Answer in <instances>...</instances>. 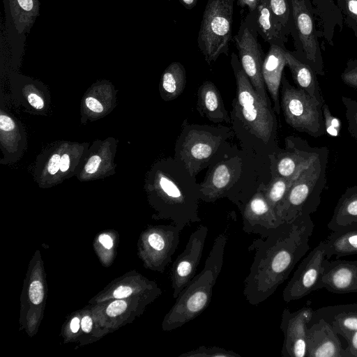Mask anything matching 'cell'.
Instances as JSON below:
<instances>
[{
  "instance_id": "obj_20",
  "label": "cell",
  "mask_w": 357,
  "mask_h": 357,
  "mask_svg": "<svg viewBox=\"0 0 357 357\" xmlns=\"http://www.w3.org/2000/svg\"><path fill=\"white\" fill-rule=\"evenodd\" d=\"M322 319L345 340L357 331V303L328 305L314 310L313 321Z\"/></svg>"
},
{
  "instance_id": "obj_25",
  "label": "cell",
  "mask_w": 357,
  "mask_h": 357,
  "mask_svg": "<svg viewBox=\"0 0 357 357\" xmlns=\"http://www.w3.org/2000/svg\"><path fill=\"white\" fill-rule=\"evenodd\" d=\"M357 225V185L349 187L340 197L328 228L337 231Z\"/></svg>"
},
{
  "instance_id": "obj_28",
  "label": "cell",
  "mask_w": 357,
  "mask_h": 357,
  "mask_svg": "<svg viewBox=\"0 0 357 357\" xmlns=\"http://www.w3.org/2000/svg\"><path fill=\"white\" fill-rule=\"evenodd\" d=\"M187 82L186 71L178 61L170 63L162 73L160 94L163 100L170 101L178 98L183 91Z\"/></svg>"
},
{
  "instance_id": "obj_36",
  "label": "cell",
  "mask_w": 357,
  "mask_h": 357,
  "mask_svg": "<svg viewBox=\"0 0 357 357\" xmlns=\"http://www.w3.org/2000/svg\"><path fill=\"white\" fill-rule=\"evenodd\" d=\"M29 296L31 302L34 305H39L43 300L44 289L39 280L33 281L29 289Z\"/></svg>"
},
{
  "instance_id": "obj_4",
  "label": "cell",
  "mask_w": 357,
  "mask_h": 357,
  "mask_svg": "<svg viewBox=\"0 0 357 357\" xmlns=\"http://www.w3.org/2000/svg\"><path fill=\"white\" fill-rule=\"evenodd\" d=\"M153 192L159 217L171 220L179 229L199 222V183L175 158L160 162L153 173Z\"/></svg>"
},
{
  "instance_id": "obj_51",
  "label": "cell",
  "mask_w": 357,
  "mask_h": 357,
  "mask_svg": "<svg viewBox=\"0 0 357 357\" xmlns=\"http://www.w3.org/2000/svg\"><path fill=\"white\" fill-rule=\"evenodd\" d=\"M79 328V319L75 317L72 319L70 323V329L72 332L77 333Z\"/></svg>"
},
{
  "instance_id": "obj_17",
  "label": "cell",
  "mask_w": 357,
  "mask_h": 357,
  "mask_svg": "<svg viewBox=\"0 0 357 357\" xmlns=\"http://www.w3.org/2000/svg\"><path fill=\"white\" fill-rule=\"evenodd\" d=\"M307 357H350L338 334L322 319L312 321L307 336Z\"/></svg>"
},
{
  "instance_id": "obj_43",
  "label": "cell",
  "mask_w": 357,
  "mask_h": 357,
  "mask_svg": "<svg viewBox=\"0 0 357 357\" xmlns=\"http://www.w3.org/2000/svg\"><path fill=\"white\" fill-rule=\"evenodd\" d=\"M29 104L36 109H42L44 107V101L42 98L36 93H30L28 96Z\"/></svg>"
},
{
  "instance_id": "obj_13",
  "label": "cell",
  "mask_w": 357,
  "mask_h": 357,
  "mask_svg": "<svg viewBox=\"0 0 357 357\" xmlns=\"http://www.w3.org/2000/svg\"><path fill=\"white\" fill-rule=\"evenodd\" d=\"M284 142V149L268 155L271 176L297 178L310 165L320 147H312L307 141L293 135L287 137Z\"/></svg>"
},
{
  "instance_id": "obj_34",
  "label": "cell",
  "mask_w": 357,
  "mask_h": 357,
  "mask_svg": "<svg viewBox=\"0 0 357 357\" xmlns=\"http://www.w3.org/2000/svg\"><path fill=\"white\" fill-rule=\"evenodd\" d=\"M322 110L326 132L331 136L337 137L339 135L342 128L341 121L331 114L329 107L326 102L322 106Z\"/></svg>"
},
{
  "instance_id": "obj_29",
  "label": "cell",
  "mask_w": 357,
  "mask_h": 357,
  "mask_svg": "<svg viewBox=\"0 0 357 357\" xmlns=\"http://www.w3.org/2000/svg\"><path fill=\"white\" fill-rule=\"evenodd\" d=\"M296 179L273 176L268 183L260 185L266 198L275 211Z\"/></svg>"
},
{
  "instance_id": "obj_49",
  "label": "cell",
  "mask_w": 357,
  "mask_h": 357,
  "mask_svg": "<svg viewBox=\"0 0 357 357\" xmlns=\"http://www.w3.org/2000/svg\"><path fill=\"white\" fill-rule=\"evenodd\" d=\"M70 165V158L68 155L63 154L61 158L60 170L61 172H66Z\"/></svg>"
},
{
  "instance_id": "obj_30",
  "label": "cell",
  "mask_w": 357,
  "mask_h": 357,
  "mask_svg": "<svg viewBox=\"0 0 357 357\" xmlns=\"http://www.w3.org/2000/svg\"><path fill=\"white\" fill-rule=\"evenodd\" d=\"M271 8L289 36H294L291 8L289 0H268Z\"/></svg>"
},
{
  "instance_id": "obj_47",
  "label": "cell",
  "mask_w": 357,
  "mask_h": 357,
  "mask_svg": "<svg viewBox=\"0 0 357 357\" xmlns=\"http://www.w3.org/2000/svg\"><path fill=\"white\" fill-rule=\"evenodd\" d=\"M99 242L107 249H111L113 245L112 239L107 234H101L99 236Z\"/></svg>"
},
{
  "instance_id": "obj_32",
  "label": "cell",
  "mask_w": 357,
  "mask_h": 357,
  "mask_svg": "<svg viewBox=\"0 0 357 357\" xmlns=\"http://www.w3.org/2000/svg\"><path fill=\"white\" fill-rule=\"evenodd\" d=\"M344 17V22L357 37V0H336Z\"/></svg>"
},
{
  "instance_id": "obj_2",
  "label": "cell",
  "mask_w": 357,
  "mask_h": 357,
  "mask_svg": "<svg viewBox=\"0 0 357 357\" xmlns=\"http://www.w3.org/2000/svg\"><path fill=\"white\" fill-rule=\"evenodd\" d=\"M231 66L236 84L231 113L233 130L244 149L268 157L280 149L275 112L256 92L235 52L231 53Z\"/></svg>"
},
{
  "instance_id": "obj_40",
  "label": "cell",
  "mask_w": 357,
  "mask_h": 357,
  "mask_svg": "<svg viewBox=\"0 0 357 357\" xmlns=\"http://www.w3.org/2000/svg\"><path fill=\"white\" fill-rule=\"evenodd\" d=\"M61 156L59 154H54L50 158L47 169L50 174L54 175L60 169Z\"/></svg>"
},
{
  "instance_id": "obj_33",
  "label": "cell",
  "mask_w": 357,
  "mask_h": 357,
  "mask_svg": "<svg viewBox=\"0 0 357 357\" xmlns=\"http://www.w3.org/2000/svg\"><path fill=\"white\" fill-rule=\"evenodd\" d=\"M342 102L345 108L348 131L351 136L357 140V100L342 96Z\"/></svg>"
},
{
  "instance_id": "obj_3",
  "label": "cell",
  "mask_w": 357,
  "mask_h": 357,
  "mask_svg": "<svg viewBox=\"0 0 357 357\" xmlns=\"http://www.w3.org/2000/svg\"><path fill=\"white\" fill-rule=\"evenodd\" d=\"M262 156L243 148H231L222 159L210 165L203 181L199 183L201 200L214 202L227 198L240 209L257 191L259 165Z\"/></svg>"
},
{
  "instance_id": "obj_15",
  "label": "cell",
  "mask_w": 357,
  "mask_h": 357,
  "mask_svg": "<svg viewBox=\"0 0 357 357\" xmlns=\"http://www.w3.org/2000/svg\"><path fill=\"white\" fill-rule=\"evenodd\" d=\"M314 315V310L309 306L295 312L284 309L280 323L284 335L281 350L283 357H307V331Z\"/></svg>"
},
{
  "instance_id": "obj_45",
  "label": "cell",
  "mask_w": 357,
  "mask_h": 357,
  "mask_svg": "<svg viewBox=\"0 0 357 357\" xmlns=\"http://www.w3.org/2000/svg\"><path fill=\"white\" fill-rule=\"evenodd\" d=\"M0 127L1 130H10L15 127V123L11 118L6 115L1 114Z\"/></svg>"
},
{
  "instance_id": "obj_12",
  "label": "cell",
  "mask_w": 357,
  "mask_h": 357,
  "mask_svg": "<svg viewBox=\"0 0 357 357\" xmlns=\"http://www.w3.org/2000/svg\"><path fill=\"white\" fill-rule=\"evenodd\" d=\"M326 258L324 240L314 247L301 261L282 291L284 301L299 300L321 289L324 262Z\"/></svg>"
},
{
  "instance_id": "obj_14",
  "label": "cell",
  "mask_w": 357,
  "mask_h": 357,
  "mask_svg": "<svg viewBox=\"0 0 357 357\" xmlns=\"http://www.w3.org/2000/svg\"><path fill=\"white\" fill-rule=\"evenodd\" d=\"M208 231L206 226H199L190 234L184 250L173 263L171 271L173 298H176L195 276L202 256Z\"/></svg>"
},
{
  "instance_id": "obj_42",
  "label": "cell",
  "mask_w": 357,
  "mask_h": 357,
  "mask_svg": "<svg viewBox=\"0 0 357 357\" xmlns=\"http://www.w3.org/2000/svg\"><path fill=\"white\" fill-rule=\"evenodd\" d=\"M132 293V289L128 286H119L113 292V297L122 299L129 296Z\"/></svg>"
},
{
  "instance_id": "obj_38",
  "label": "cell",
  "mask_w": 357,
  "mask_h": 357,
  "mask_svg": "<svg viewBox=\"0 0 357 357\" xmlns=\"http://www.w3.org/2000/svg\"><path fill=\"white\" fill-rule=\"evenodd\" d=\"M347 347L345 349L350 357H357V331L351 333L346 340Z\"/></svg>"
},
{
  "instance_id": "obj_46",
  "label": "cell",
  "mask_w": 357,
  "mask_h": 357,
  "mask_svg": "<svg viewBox=\"0 0 357 357\" xmlns=\"http://www.w3.org/2000/svg\"><path fill=\"white\" fill-rule=\"evenodd\" d=\"M92 320L89 316H85L82 318L81 321V327L84 332L89 333L92 329Z\"/></svg>"
},
{
  "instance_id": "obj_22",
  "label": "cell",
  "mask_w": 357,
  "mask_h": 357,
  "mask_svg": "<svg viewBox=\"0 0 357 357\" xmlns=\"http://www.w3.org/2000/svg\"><path fill=\"white\" fill-rule=\"evenodd\" d=\"M197 109L202 116L215 123H231V118L224 105L221 94L211 81L204 82L198 89Z\"/></svg>"
},
{
  "instance_id": "obj_39",
  "label": "cell",
  "mask_w": 357,
  "mask_h": 357,
  "mask_svg": "<svg viewBox=\"0 0 357 357\" xmlns=\"http://www.w3.org/2000/svg\"><path fill=\"white\" fill-rule=\"evenodd\" d=\"M101 162V158L98 155H93L88 160L86 166L85 171L89 174H94L99 168Z\"/></svg>"
},
{
  "instance_id": "obj_44",
  "label": "cell",
  "mask_w": 357,
  "mask_h": 357,
  "mask_svg": "<svg viewBox=\"0 0 357 357\" xmlns=\"http://www.w3.org/2000/svg\"><path fill=\"white\" fill-rule=\"evenodd\" d=\"M258 1L259 0H237L236 3L241 9L247 8L248 12H255L257 10Z\"/></svg>"
},
{
  "instance_id": "obj_21",
  "label": "cell",
  "mask_w": 357,
  "mask_h": 357,
  "mask_svg": "<svg viewBox=\"0 0 357 357\" xmlns=\"http://www.w3.org/2000/svg\"><path fill=\"white\" fill-rule=\"evenodd\" d=\"M286 50L275 45H271L262 66V76L273 102V109L277 114H280L281 109L279 89L283 70L287 66Z\"/></svg>"
},
{
  "instance_id": "obj_9",
  "label": "cell",
  "mask_w": 357,
  "mask_h": 357,
  "mask_svg": "<svg viewBox=\"0 0 357 357\" xmlns=\"http://www.w3.org/2000/svg\"><path fill=\"white\" fill-rule=\"evenodd\" d=\"M323 105L303 89L292 86L282 75L280 107L289 126L314 138L324 135Z\"/></svg>"
},
{
  "instance_id": "obj_24",
  "label": "cell",
  "mask_w": 357,
  "mask_h": 357,
  "mask_svg": "<svg viewBox=\"0 0 357 357\" xmlns=\"http://www.w3.org/2000/svg\"><path fill=\"white\" fill-rule=\"evenodd\" d=\"M285 59L296 87L303 89L321 104L325 102L316 73L307 63L286 50Z\"/></svg>"
},
{
  "instance_id": "obj_48",
  "label": "cell",
  "mask_w": 357,
  "mask_h": 357,
  "mask_svg": "<svg viewBox=\"0 0 357 357\" xmlns=\"http://www.w3.org/2000/svg\"><path fill=\"white\" fill-rule=\"evenodd\" d=\"M20 7L25 11H31L33 7V0H17Z\"/></svg>"
},
{
  "instance_id": "obj_26",
  "label": "cell",
  "mask_w": 357,
  "mask_h": 357,
  "mask_svg": "<svg viewBox=\"0 0 357 357\" xmlns=\"http://www.w3.org/2000/svg\"><path fill=\"white\" fill-rule=\"evenodd\" d=\"M314 13L318 17L321 26L319 36L333 45V37L337 26L343 28V15L334 0H312Z\"/></svg>"
},
{
  "instance_id": "obj_6",
  "label": "cell",
  "mask_w": 357,
  "mask_h": 357,
  "mask_svg": "<svg viewBox=\"0 0 357 357\" xmlns=\"http://www.w3.org/2000/svg\"><path fill=\"white\" fill-rule=\"evenodd\" d=\"M234 132L227 126L190 124L185 120L176 142L174 158L195 177L229 153L232 146L228 140Z\"/></svg>"
},
{
  "instance_id": "obj_11",
  "label": "cell",
  "mask_w": 357,
  "mask_h": 357,
  "mask_svg": "<svg viewBox=\"0 0 357 357\" xmlns=\"http://www.w3.org/2000/svg\"><path fill=\"white\" fill-rule=\"evenodd\" d=\"M256 12H248L241 20L232 40L237 48L241 65L253 88L265 102L271 104L262 76V66L266 54L257 39L259 33Z\"/></svg>"
},
{
  "instance_id": "obj_5",
  "label": "cell",
  "mask_w": 357,
  "mask_h": 357,
  "mask_svg": "<svg viewBox=\"0 0 357 357\" xmlns=\"http://www.w3.org/2000/svg\"><path fill=\"white\" fill-rule=\"evenodd\" d=\"M228 228L215 239L201 272L182 290L169 312L165 317L162 328L172 331L181 327L201 314L209 305L215 284L223 265Z\"/></svg>"
},
{
  "instance_id": "obj_27",
  "label": "cell",
  "mask_w": 357,
  "mask_h": 357,
  "mask_svg": "<svg viewBox=\"0 0 357 357\" xmlns=\"http://www.w3.org/2000/svg\"><path fill=\"white\" fill-rule=\"evenodd\" d=\"M324 242L328 259L357 255V225L333 231Z\"/></svg>"
},
{
  "instance_id": "obj_16",
  "label": "cell",
  "mask_w": 357,
  "mask_h": 357,
  "mask_svg": "<svg viewBox=\"0 0 357 357\" xmlns=\"http://www.w3.org/2000/svg\"><path fill=\"white\" fill-rule=\"evenodd\" d=\"M239 210L242 216L243 230L261 237H267L284 222L269 204L260 187Z\"/></svg>"
},
{
  "instance_id": "obj_7",
  "label": "cell",
  "mask_w": 357,
  "mask_h": 357,
  "mask_svg": "<svg viewBox=\"0 0 357 357\" xmlns=\"http://www.w3.org/2000/svg\"><path fill=\"white\" fill-rule=\"evenodd\" d=\"M329 149L320 147L319 152L293 183L276 213L282 222H289L299 215H310L321 202L326 185V168Z\"/></svg>"
},
{
  "instance_id": "obj_37",
  "label": "cell",
  "mask_w": 357,
  "mask_h": 357,
  "mask_svg": "<svg viewBox=\"0 0 357 357\" xmlns=\"http://www.w3.org/2000/svg\"><path fill=\"white\" fill-rule=\"evenodd\" d=\"M127 308V303L122 300H116L111 303L107 307L106 312L109 317H114L118 316Z\"/></svg>"
},
{
  "instance_id": "obj_50",
  "label": "cell",
  "mask_w": 357,
  "mask_h": 357,
  "mask_svg": "<svg viewBox=\"0 0 357 357\" xmlns=\"http://www.w3.org/2000/svg\"><path fill=\"white\" fill-rule=\"evenodd\" d=\"M181 4L187 10H192L197 3L198 0H178Z\"/></svg>"
},
{
  "instance_id": "obj_35",
  "label": "cell",
  "mask_w": 357,
  "mask_h": 357,
  "mask_svg": "<svg viewBox=\"0 0 357 357\" xmlns=\"http://www.w3.org/2000/svg\"><path fill=\"white\" fill-rule=\"evenodd\" d=\"M340 77L344 84L357 91V58L347 62Z\"/></svg>"
},
{
  "instance_id": "obj_1",
  "label": "cell",
  "mask_w": 357,
  "mask_h": 357,
  "mask_svg": "<svg viewBox=\"0 0 357 357\" xmlns=\"http://www.w3.org/2000/svg\"><path fill=\"white\" fill-rule=\"evenodd\" d=\"M314 223L310 215H299L284 222L267 237L255 239L249 251L255 252L244 281L247 301L257 305L267 300L289 276L310 250Z\"/></svg>"
},
{
  "instance_id": "obj_10",
  "label": "cell",
  "mask_w": 357,
  "mask_h": 357,
  "mask_svg": "<svg viewBox=\"0 0 357 357\" xmlns=\"http://www.w3.org/2000/svg\"><path fill=\"white\" fill-rule=\"evenodd\" d=\"M294 36L293 54L308 64L317 75L324 76V63L316 29L314 8L310 0H289Z\"/></svg>"
},
{
  "instance_id": "obj_23",
  "label": "cell",
  "mask_w": 357,
  "mask_h": 357,
  "mask_svg": "<svg viewBox=\"0 0 357 357\" xmlns=\"http://www.w3.org/2000/svg\"><path fill=\"white\" fill-rule=\"evenodd\" d=\"M257 31L269 45H275L284 49L288 41L284 27L274 15L268 0H259L256 12Z\"/></svg>"
},
{
  "instance_id": "obj_8",
  "label": "cell",
  "mask_w": 357,
  "mask_h": 357,
  "mask_svg": "<svg viewBox=\"0 0 357 357\" xmlns=\"http://www.w3.org/2000/svg\"><path fill=\"white\" fill-rule=\"evenodd\" d=\"M234 0H208L197 35V46L210 65L221 54L229 55Z\"/></svg>"
},
{
  "instance_id": "obj_18",
  "label": "cell",
  "mask_w": 357,
  "mask_h": 357,
  "mask_svg": "<svg viewBox=\"0 0 357 357\" xmlns=\"http://www.w3.org/2000/svg\"><path fill=\"white\" fill-rule=\"evenodd\" d=\"M321 289L334 294L357 293V259H336L324 262Z\"/></svg>"
},
{
  "instance_id": "obj_31",
  "label": "cell",
  "mask_w": 357,
  "mask_h": 357,
  "mask_svg": "<svg viewBox=\"0 0 357 357\" xmlns=\"http://www.w3.org/2000/svg\"><path fill=\"white\" fill-rule=\"evenodd\" d=\"M179 357H241V355L231 350L217 346H199L197 348L185 351Z\"/></svg>"
},
{
  "instance_id": "obj_41",
  "label": "cell",
  "mask_w": 357,
  "mask_h": 357,
  "mask_svg": "<svg viewBox=\"0 0 357 357\" xmlns=\"http://www.w3.org/2000/svg\"><path fill=\"white\" fill-rule=\"evenodd\" d=\"M86 106L95 113H100L103 110L102 104L93 97H88L85 100Z\"/></svg>"
},
{
  "instance_id": "obj_19",
  "label": "cell",
  "mask_w": 357,
  "mask_h": 357,
  "mask_svg": "<svg viewBox=\"0 0 357 357\" xmlns=\"http://www.w3.org/2000/svg\"><path fill=\"white\" fill-rule=\"evenodd\" d=\"M181 230L174 224L160 226L150 231L146 241L153 258L154 266L162 271L171 261L178 243Z\"/></svg>"
}]
</instances>
